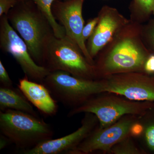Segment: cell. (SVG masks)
Returning <instances> with one entry per match:
<instances>
[{"instance_id":"1","label":"cell","mask_w":154,"mask_h":154,"mask_svg":"<svg viewBox=\"0 0 154 154\" xmlns=\"http://www.w3.org/2000/svg\"><path fill=\"white\" fill-rule=\"evenodd\" d=\"M142 25L131 19L99 52L94 61L97 79L116 74L143 72L152 53L143 39Z\"/></svg>"},{"instance_id":"2","label":"cell","mask_w":154,"mask_h":154,"mask_svg":"<svg viewBox=\"0 0 154 154\" xmlns=\"http://www.w3.org/2000/svg\"><path fill=\"white\" fill-rule=\"evenodd\" d=\"M7 17L10 25L27 45L33 60L44 66L48 46L55 36L48 19L33 0L18 1Z\"/></svg>"},{"instance_id":"3","label":"cell","mask_w":154,"mask_h":154,"mask_svg":"<svg viewBox=\"0 0 154 154\" xmlns=\"http://www.w3.org/2000/svg\"><path fill=\"white\" fill-rule=\"evenodd\" d=\"M0 131L21 151L52 139L54 133L38 116L11 109L0 111Z\"/></svg>"},{"instance_id":"4","label":"cell","mask_w":154,"mask_h":154,"mask_svg":"<svg viewBox=\"0 0 154 154\" xmlns=\"http://www.w3.org/2000/svg\"><path fill=\"white\" fill-rule=\"evenodd\" d=\"M100 94L72 108L68 116L82 113H93L99 120L98 127L102 128L115 123L125 116H142L152 108V102L133 101L119 95Z\"/></svg>"},{"instance_id":"5","label":"cell","mask_w":154,"mask_h":154,"mask_svg":"<svg viewBox=\"0 0 154 154\" xmlns=\"http://www.w3.org/2000/svg\"><path fill=\"white\" fill-rule=\"evenodd\" d=\"M41 83L47 87L57 102L72 108L104 93L101 79L79 78L63 71L51 72Z\"/></svg>"},{"instance_id":"6","label":"cell","mask_w":154,"mask_h":154,"mask_svg":"<svg viewBox=\"0 0 154 154\" xmlns=\"http://www.w3.org/2000/svg\"><path fill=\"white\" fill-rule=\"evenodd\" d=\"M44 66L50 72L63 71L79 78L97 79L95 66L88 61L74 42L66 36L53 37L45 53Z\"/></svg>"},{"instance_id":"7","label":"cell","mask_w":154,"mask_h":154,"mask_svg":"<svg viewBox=\"0 0 154 154\" xmlns=\"http://www.w3.org/2000/svg\"><path fill=\"white\" fill-rule=\"evenodd\" d=\"M104 93L140 102H154V76L134 72L110 75L100 79Z\"/></svg>"},{"instance_id":"8","label":"cell","mask_w":154,"mask_h":154,"mask_svg":"<svg viewBox=\"0 0 154 154\" xmlns=\"http://www.w3.org/2000/svg\"><path fill=\"white\" fill-rule=\"evenodd\" d=\"M0 48L14 57L29 79L42 83L50 72L33 60L27 45L10 25L6 15L0 18Z\"/></svg>"},{"instance_id":"9","label":"cell","mask_w":154,"mask_h":154,"mask_svg":"<svg viewBox=\"0 0 154 154\" xmlns=\"http://www.w3.org/2000/svg\"><path fill=\"white\" fill-rule=\"evenodd\" d=\"M137 116H125L106 127H96L75 149L72 154H88L96 151L109 153L113 146L130 136L131 128L137 120Z\"/></svg>"},{"instance_id":"10","label":"cell","mask_w":154,"mask_h":154,"mask_svg":"<svg viewBox=\"0 0 154 154\" xmlns=\"http://www.w3.org/2000/svg\"><path fill=\"white\" fill-rule=\"evenodd\" d=\"M85 0L61 1L54 0L52 6L53 15L64 28L66 36L74 42L82 51L88 61L94 65V60L87 49L83 39V29L85 21L82 16Z\"/></svg>"},{"instance_id":"11","label":"cell","mask_w":154,"mask_h":154,"mask_svg":"<svg viewBox=\"0 0 154 154\" xmlns=\"http://www.w3.org/2000/svg\"><path fill=\"white\" fill-rule=\"evenodd\" d=\"M97 17L98 23L86 44L91 57L94 59L99 52L130 22L115 8L103 6Z\"/></svg>"},{"instance_id":"12","label":"cell","mask_w":154,"mask_h":154,"mask_svg":"<svg viewBox=\"0 0 154 154\" xmlns=\"http://www.w3.org/2000/svg\"><path fill=\"white\" fill-rule=\"evenodd\" d=\"M85 113L82 125L74 132L62 137L45 141L33 148L21 152L23 154H72L97 127L99 122L96 115L90 113Z\"/></svg>"},{"instance_id":"13","label":"cell","mask_w":154,"mask_h":154,"mask_svg":"<svg viewBox=\"0 0 154 154\" xmlns=\"http://www.w3.org/2000/svg\"><path fill=\"white\" fill-rule=\"evenodd\" d=\"M18 88L30 103L43 114L52 116L57 113L56 100L42 83L29 79L25 76L19 80Z\"/></svg>"},{"instance_id":"14","label":"cell","mask_w":154,"mask_h":154,"mask_svg":"<svg viewBox=\"0 0 154 154\" xmlns=\"http://www.w3.org/2000/svg\"><path fill=\"white\" fill-rule=\"evenodd\" d=\"M0 109L1 111L7 109L18 110L38 116L33 105L20 90L13 87L0 88Z\"/></svg>"},{"instance_id":"15","label":"cell","mask_w":154,"mask_h":154,"mask_svg":"<svg viewBox=\"0 0 154 154\" xmlns=\"http://www.w3.org/2000/svg\"><path fill=\"white\" fill-rule=\"evenodd\" d=\"M42 14L49 21L55 37L63 38L66 36L64 28L56 20L52 12V6L54 0H33Z\"/></svg>"},{"instance_id":"16","label":"cell","mask_w":154,"mask_h":154,"mask_svg":"<svg viewBox=\"0 0 154 154\" xmlns=\"http://www.w3.org/2000/svg\"><path fill=\"white\" fill-rule=\"evenodd\" d=\"M154 0H133L131 9L136 21L146 19L152 14Z\"/></svg>"},{"instance_id":"17","label":"cell","mask_w":154,"mask_h":154,"mask_svg":"<svg viewBox=\"0 0 154 154\" xmlns=\"http://www.w3.org/2000/svg\"><path fill=\"white\" fill-rule=\"evenodd\" d=\"M131 137L125 138L116 144L110 149L109 153L113 154H141L143 152L133 142Z\"/></svg>"},{"instance_id":"18","label":"cell","mask_w":154,"mask_h":154,"mask_svg":"<svg viewBox=\"0 0 154 154\" xmlns=\"http://www.w3.org/2000/svg\"><path fill=\"white\" fill-rule=\"evenodd\" d=\"M143 39L150 52L154 54V19H151L147 24L143 26Z\"/></svg>"},{"instance_id":"19","label":"cell","mask_w":154,"mask_h":154,"mask_svg":"<svg viewBox=\"0 0 154 154\" xmlns=\"http://www.w3.org/2000/svg\"><path fill=\"white\" fill-rule=\"evenodd\" d=\"M144 130L143 135L147 146L150 150L154 152V119L143 124Z\"/></svg>"},{"instance_id":"20","label":"cell","mask_w":154,"mask_h":154,"mask_svg":"<svg viewBox=\"0 0 154 154\" xmlns=\"http://www.w3.org/2000/svg\"><path fill=\"white\" fill-rule=\"evenodd\" d=\"M98 20L99 18L98 17H95L90 19L87 24L85 25L83 29L82 36L85 42L93 35L98 23Z\"/></svg>"},{"instance_id":"21","label":"cell","mask_w":154,"mask_h":154,"mask_svg":"<svg viewBox=\"0 0 154 154\" xmlns=\"http://www.w3.org/2000/svg\"><path fill=\"white\" fill-rule=\"evenodd\" d=\"M0 82L3 87L7 88L13 87V82L1 60H0Z\"/></svg>"},{"instance_id":"22","label":"cell","mask_w":154,"mask_h":154,"mask_svg":"<svg viewBox=\"0 0 154 154\" xmlns=\"http://www.w3.org/2000/svg\"><path fill=\"white\" fill-rule=\"evenodd\" d=\"M18 2V0H0V17L3 15H8Z\"/></svg>"},{"instance_id":"23","label":"cell","mask_w":154,"mask_h":154,"mask_svg":"<svg viewBox=\"0 0 154 154\" xmlns=\"http://www.w3.org/2000/svg\"><path fill=\"white\" fill-rule=\"evenodd\" d=\"M144 130V126L143 124L137 120L131 128L130 135L131 137H139L143 135Z\"/></svg>"},{"instance_id":"24","label":"cell","mask_w":154,"mask_h":154,"mask_svg":"<svg viewBox=\"0 0 154 154\" xmlns=\"http://www.w3.org/2000/svg\"><path fill=\"white\" fill-rule=\"evenodd\" d=\"M144 72L147 74L154 75V54H150L145 63Z\"/></svg>"},{"instance_id":"25","label":"cell","mask_w":154,"mask_h":154,"mask_svg":"<svg viewBox=\"0 0 154 154\" xmlns=\"http://www.w3.org/2000/svg\"><path fill=\"white\" fill-rule=\"evenodd\" d=\"M11 143H12L9 139L2 134L0 135V150L3 149L7 147Z\"/></svg>"},{"instance_id":"26","label":"cell","mask_w":154,"mask_h":154,"mask_svg":"<svg viewBox=\"0 0 154 154\" xmlns=\"http://www.w3.org/2000/svg\"><path fill=\"white\" fill-rule=\"evenodd\" d=\"M152 14H153L154 16V3L152 9Z\"/></svg>"},{"instance_id":"27","label":"cell","mask_w":154,"mask_h":154,"mask_svg":"<svg viewBox=\"0 0 154 154\" xmlns=\"http://www.w3.org/2000/svg\"><path fill=\"white\" fill-rule=\"evenodd\" d=\"M71 1V0H63V1Z\"/></svg>"},{"instance_id":"28","label":"cell","mask_w":154,"mask_h":154,"mask_svg":"<svg viewBox=\"0 0 154 154\" xmlns=\"http://www.w3.org/2000/svg\"><path fill=\"white\" fill-rule=\"evenodd\" d=\"M18 1H22V0H18Z\"/></svg>"}]
</instances>
